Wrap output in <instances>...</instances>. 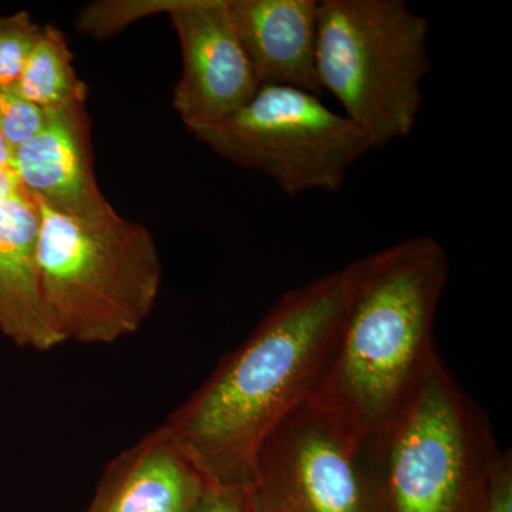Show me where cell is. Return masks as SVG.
<instances>
[{
    "label": "cell",
    "mask_w": 512,
    "mask_h": 512,
    "mask_svg": "<svg viewBox=\"0 0 512 512\" xmlns=\"http://www.w3.org/2000/svg\"><path fill=\"white\" fill-rule=\"evenodd\" d=\"M15 89L45 111L86 103L89 89L77 76L73 53L62 30L42 26Z\"/></svg>",
    "instance_id": "4fadbf2b"
},
{
    "label": "cell",
    "mask_w": 512,
    "mask_h": 512,
    "mask_svg": "<svg viewBox=\"0 0 512 512\" xmlns=\"http://www.w3.org/2000/svg\"><path fill=\"white\" fill-rule=\"evenodd\" d=\"M338 339L311 400L375 446L429 375L433 326L450 276L436 238L419 235L342 268Z\"/></svg>",
    "instance_id": "7a4b0ae2"
},
{
    "label": "cell",
    "mask_w": 512,
    "mask_h": 512,
    "mask_svg": "<svg viewBox=\"0 0 512 512\" xmlns=\"http://www.w3.org/2000/svg\"><path fill=\"white\" fill-rule=\"evenodd\" d=\"M387 512H480L500 447L440 356L372 446Z\"/></svg>",
    "instance_id": "5b68a950"
},
{
    "label": "cell",
    "mask_w": 512,
    "mask_h": 512,
    "mask_svg": "<svg viewBox=\"0 0 512 512\" xmlns=\"http://www.w3.org/2000/svg\"><path fill=\"white\" fill-rule=\"evenodd\" d=\"M251 491L208 484L195 512H249Z\"/></svg>",
    "instance_id": "ac0fdd59"
},
{
    "label": "cell",
    "mask_w": 512,
    "mask_h": 512,
    "mask_svg": "<svg viewBox=\"0 0 512 512\" xmlns=\"http://www.w3.org/2000/svg\"><path fill=\"white\" fill-rule=\"evenodd\" d=\"M249 512H268V511L264 510V508H262L261 505L256 503L254 498H252V494H251V510H249Z\"/></svg>",
    "instance_id": "44dd1931"
},
{
    "label": "cell",
    "mask_w": 512,
    "mask_h": 512,
    "mask_svg": "<svg viewBox=\"0 0 512 512\" xmlns=\"http://www.w3.org/2000/svg\"><path fill=\"white\" fill-rule=\"evenodd\" d=\"M0 170L13 171L12 148L8 146L2 136H0Z\"/></svg>",
    "instance_id": "ffe728a7"
},
{
    "label": "cell",
    "mask_w": 512,
    "mask_h": 512,
    "mask_svg": "<svg viewBox=\"0 0 512 512\" xmlns=\"http://www.w3.org/2000/svg\"><path fill=\"white\" fill-rule=\"evenodd\" d=\"M175 0H96L80 9L77 32L94 39L119 35L138 20L168 13Z\"/></svg>",
    "instance_id": "5bb4252c"
},
{
    "label": "cell",
    "mask_w": 512,
    "mask_h": 512,
    "mask_svg": "<svg viewBox=\"0 0 512 512\" xmlns=\"http://www.w3.org/2000/svg\"><path fill=\"white\" fill-rule=\"evenodd\" d=\"M20 190L18 178L13 171L0 170V205L5 204Z\"/></svg>",
    "instance_id": "d6986e66"
},
{
    "label": "cell",
    "mask_w": 512,
    "mask_h": 512,
    "mask_svg": "<svg viewBox=\"0 0 512 512\" xmlns=\"http://www.w3.org/2000/svg\"><path fill=\"white\" fill-rule=\"evenodd\" d=\"M217 156L259 171L288 195L338 191L369 138L320 96L288 86H266L217 123L191 128Z\"/></svg>",
    "instance_id": "8992f818"
},
{
    "label": "cell",
    "mask_w": 512,
    "mask_h": 512,
    "mask_svg": "<svg viewBox=\"0 0 512 512\" xmlns=\"http://www.w3.org/2000/svg\"><path fill=\"white\" fill-rule=\"evenodd\" d=\"M343 303L342 269L289 289L165 421L208 484L252 491L266 439L325 373Z\"/></svg>",
    "instance_id": "6da1fadb"
},
{
    "label": "cell",
    "mask_w": 512,
    "mask_h": 512,
    "mask_svg": "<svg viewBox=\"0 0 512 512\" xmlns=\"http://www.w3.org/2000/svg\"><path fill=\"white\" fill-rule=\"evenodd\" d=\"M229 18L259 87L322 96L316 76L318 0H227Z\"/></svg>",
    "instance_id": "8fae6325"
},
{
    "label": "cell",
    "mask_w": 512,
    "mask_h": 512,
    "mask_svg": "<svg viewBox=\"0 0 512 512\" xmlns=\"http://www.w3.org/2000/svg\"><path fill=\"white\" fill-rule=\"evenodd\" d=\"M208 483L164 426L104 468L84 512H195Z\"/></svg>",
    "instance_id": "30bf717a"
},
{
    "label": "cell",
    "mask_w": 512,
    "mask_h": 512,
    "mask_svg": "<svg viewBox=\"0 0 512 512\" xmlns=\"http://www.w3.org/2000/svg\"><path fill=\"white\" fill-rule=\"evenodd\" d=\"M39 228L37 202L22 188L0 205V332L19 348L49 352L62 343L40 288Z\"/></svg>",
    "instance_id": "7c38bea8"
},
{
    "label": "cell",
    "mask_w": 512,
    "mask_h": 512,
    "mask_svg": "<svg viewBox=\"0 0 512 512\" xmlns=\"http://www.w3.org/2000/svg\"><path fill=\"white\" fill-rule=\"evenodd\" d=\"M40 30L28 12L0 15V87L15 89Z\"/></svg>",
    "instance_id": "9a60e30c"
},
{
    "label": "cell",
    "mask_w": 512,
    "mask_h": 512,
    "mask_svg": "<svg viewBox=\"0 0 512 512\" xmlns=\"http://www.w3.org/2000/svg\"><path fill=\"white\" fill-rule=\"evenodd\" d=\"M86 103L46 111L39 133L12 150L20 188L52 210L73 217L114 210L94 173Z\"/></svg>",
    "instance_id": "9c48e42d"
},
{
    "label": "cell",
    "mask_w": 512,
    "mask_h": 512,
    "mask_svg": "<svg viewBox=\"0 0 512 512\" xmlns=\"http://www.w3.org/2000/svg\"><path fill=\"white\" fill-rule=\"evenodd\" d=\"M167 15L183 55L173 107L184 126L217 123L244 107L261 87L232 26L227 0H175Z\"/></svg>",
    "instance_id": "ba28073f"
},
{
    "label": "cell",
    "mask_w": 512,
    "mask_h": 512,
    "mask_svg": "<svg viewBox=\"0 0 512 512\" xmlns=\"http://www.w3.org/2000/svg\"><path fill=\"white\" fill-rule=\"evenodd\" d=\"M430 23L403 0H322L316 76L373 150L413 133L430 73Z\"/></svg>",
    "instance_id": "277c9868"
},
{
    "label": "cell",
    "mask_w": 512,
    "mask_h": 512,
    "mask_svg": "<svg viewBox=\"0 0 512 512\" xmlns=\"http://www.w3.org/2000/svg\"><path fill=\"white\" fill-rule=\"evenodd\" d=\"M36 202L40 288L60 343L110 345L138 332L163 284L153 234L116 210L73 217Z\"/></svg>",
    "instance_id": "3957f363"
},
{
    "label": "cell",
    "mask_w": 512,
    "mask_h": 512,
    "mask_svg": "<svg viewBox=\"0 0 512 512\" xmlns=\"http://www.w3.org/2000/svg\"><path fill=\"white\" fill-rule=\"evenodd\" d=\"M251 494L268 512H387L372 447L311 399L266 439Z\"/></svg>",
    "instance_id": "52a82bcc"
},
{
    "label": "cell",
    "mask_w": 512,
    "mask_h": 512,
    "mask_svg": "<svg viewBox=\"0 0 512 512\" xmlns=\"http://www.w3.org/2000/svg\"><path fill=\"white\" fill-rule=\"evenodd\" d=\"M480 512H512V454L500 450L495 458Z\"/></svg>",
    "instance_id": "e0dca14e"
},
{
    "label": "cell",
    "mask_w": 512,
    "mask_h": 512,
    "mask_svg": "<svg viewBox=\"0 0 512 512\" xmlns=\"http://www.w3.org/2000/svg\"><path fill=\"white\" fill-rule=\"evenodd\" d=\"M46 116L45 110L20 96L16 89L0 87V136L12 150L39 133Z\"/></svg>",
    "instance_id": "2e32d148"
}]
</instances>
